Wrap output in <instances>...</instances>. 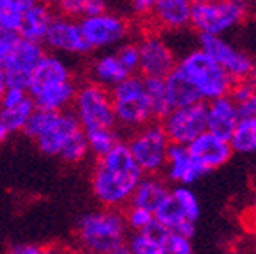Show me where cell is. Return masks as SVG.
<instances>
[{"mask_svg": "<svg viewBox=\"0 0 256 254\" xmlns=\"http://www.w3.org/2000/svg\"><path fill=\"white\" fill-rule=\"evenodd\" d=\"M144 172L134 160L128 146L118 142L107 153L98 156L91 176L92 194L102 206L120 208L128 204Z\"/></svg>", "mask_w": 256, "mask_h": 254, "instance_id": "6da1fadb", "label": "cell"}, {"mask_svg": "<svg viewBox=\"0 0 256 254\" xmlns=\"http://www.w3.org/2000/svg\"><path fill=\"white\" fill-rule=\"evenodd\" d=\"M80 247L96 254L128 252V226L124 215L118 208L104 206L84 215L76 228Z\"/></svg>", "mask_w": 256, "mask_h": 254, "instance_id": "7a4b0ae2", "label": "cell"}, {"mask_svg": "<svg viewBox=\"0 0 256 254\" xmlns=\"http://www.w3.org/2000/svg\"><path fill=\"white\" fill-rule=\"evenodd\" d=\"M176 66L190 80V84L200 92V98L203 102H210L219 96L230 94L233 84H235V80L201 48L185 54Z\"/></svg>", "mask_w": 256, "mask_h": 254, "instance_id": "3957f363", "label": "cell"}, {"mask_svg": "<svg viewBox=\"0 0 256 254\" xmlns=\"http://www.w3.org/2000/svg\"><path fill=\"white\" fill-rule=\"evenodd\" d=\"M248 0H208L192 4L190 27L198 34L224 36L249 16Z\"/></svg>", "mask_w": 256, "mask_h": 254, "instance_id": "277c9868", "label": "cell"}, {"mask_svg": "<svg viewBox=\"0 0 256 254\" xmlns=\"http://www.w3.org/2000/svg\"><path fill=\"white\" fill-rule=\"evenodd\" d=\"M110 100L116 123L121 126L137 130L153 120L142 76L134 73L124 76L121 82L110 88Z\"/></svg>", "mask_w": 256, "mask_h": 254, "instance_id": "5b68a950", "label": "cell"}, {"mask_svg": "<svg viewBox=\"0 0 256 254\" xmlns=\"http://www.w3.org/2000/svg\"><path fill=\"white\" fill-rule=\"evenodd\" d=\"M72 105L73 114L84 132L116 126L110 91L100 84H86L76 89Z\"/></svg>", "mask_w": 256, "mask_h": 254, "instance_id": "8992f818", "label": "cell"}, {"mask_svg": "<svg viewBox=\"0 0 256 254\" xmlns=\"http://www.w3.org/2000/svg\"><path fill=\"white\" fill-rule=\"evenodd\" d=\"M134 160L144 174H158L164 171L168 151L171 146L162 123H146L126 142Z\"/></svg>", "mask_w": 256, "mask_h": 254, "instance_id": "52a82bcc", "label": "cell"}, {"mask_svg": "<svg viewBox=\"0 0 256 254\" xmlns=\"http://www.w3.org/2000/svg\"><path fill=\"white\" fill-rule=\"evenodd\" d=\"M80 30L91 50H105L121 44L128 36V22L116 12L104 11L100 14L82 16Z\"/></svg>", "mask_w": 256, "mask_h": 254, "instance_id": "ba28073f", "label": "cell"}, {"mask_svg": "<svg viewBox=\"0 0 256 254\" xmlns=\"http://www.w3.org/2000/svg\"><path fill=\"white\" fill-rule=\"evenodd\" d=\"M162 126L171 142L187 146L192 139L206 130V102L171 108L162 118Z\"/></svg>", "mask_w": 256, "mask_h": 254, "instance_id": "9c48e42d", "label": "cell"}, {"mask_svg": "<svg viewBox=\"0 0 256 254\" xmlns=\"http://www.w3.org/2000/svg\"><path fill=\"white\" fill-rule=\"evenodd\" d=\"M43 54L44 50L41 43L25 40L22 36L16 38L14 44L11 46L8 57L2 62L6 70V76H8V88H18L28 91L32 70L36 68L38 60L43 57Z\"/></svg>", "mask_w": 256, "mask_h": 254, "instance_id": "30bf717a", "label": "cell"}, {"mask_svg": "<svg viewBox=\"0 0 256 254\" xmlns=\"http://www.w3.org/2000/svg\"><path fill=\"white\" fill-rule=\"evenodd\" d=\"M200 48L212 57L233 80H248L254 68L248 54L235 48L222 36L200 34Z\"/></svg>", "mask_w": 256, "mask_h": 254, "instance_id": "8fae6325", "label": "cell"}, {"mask_svg": "<svg viewBox=\"0 0 256 254\" xmlns=\"http://www.w3.org/2000/svg\"><path fill=\"white\" fill-rule=\"evenodd\" d=\"M139 48V72L142 76L164 78L178 64L168 41L158 34H146L137 43Z\"/></svg>", "mask_w": 256, "mask_h": 254, "instance_id": "7c38bea8", "label": "cell"}, {"mask_svg": "<svg viewBox=\"0 0 256 254\" xmlns=\"http://www.w3.org/2000/svg\"><path fill=\"white\" fill-rule=\"evenodd\" d=\"M80 132H82V126L76 121L75 114L68 110H60L54 112L52 120L48 121L44 130L34 140L41 153L48 156H59L60 150Z\"/></svg>", "mask_w": 256, "mask_h": 254, "instance_id": "4fadbf2b", "label": "cell"}, {"mask_svg": "<svg viewBox=\"0 0 256 254\" xmlns=\"http://www.w3.org/2000/svg\"><path fill=\"white\" fill-rule=\"evenodd\" d=\"M43 43L52 52L68 54V56H80V54H88L91 50L82 36L80 24L70 16L54 18L44 34Z\"/></svg>", "mask_w": 256, "mask_h": 254, "instance_id": "5bb4252c", "label": "cell"}, {"mask_svg": "<svg viewBox=\"0 0 256 254\" xmlns=\"http://www.w3.org/2000/svg\"><path fill=\"white\" fill-rule=\"evenodd\" d=\"M187 148L190 151L192 158L196 160L200 166H203L208 172L214 171V169H219L224 164H228V160L233 155L230 140L212 134L210 130H204L203 134L198 135L196 139H192L187 144Z\"/></svg>", "mask_w": 256, "mask_h": 254, "instance_id": "9a60e30c", "label": "cell"}, {"mask_svg": "<svg viewBox=\"0 0 256 254\" xmlns=\"http://www.w3.org/2000/svg\"><path fill=\"white\" fill-rule=\"evenodd\" d=\"M164 172L168 182L174 183V185H192V183L200 182L208 171L192 158L190 151L185 144L171 142Z\"/></svg>", "mask_w": 256, "mask_h": 254, "instance_id": "2e32d148", "label": "cell"}, {"mask_svg": "<svg viewBox=\"0 0 256 254\" xmlns=\"http://www.w3.org/2000/svg\"><path fill=\"white\" fill-rule=\"evenodd\" d=\"M238 120V107L230 94L206 102V130H210L212 134L230 140V135L235 130Z\"/></svg>", "mask_w": 256, "mask_h": 254, "instance_id": "e0dca14e", "label": "cell"}, {"mask_svg": "<svg viewBox=\"0 0 256 254\" xmlns=\"http://www.w3.org/2000/svg\"><path fill=\"white\" fill-rule=\"evenodd\" d=\"M190 0H155L152 18L156 27L166 30H184L190 25Z\"/></svg>", "mask_w": 256, "mask_h": 254, "instance_id": "ac0fdd59", "label": "cell"}, {"mask_svg": "<svg viewBox=\"0 0 256 254\" xmlns=\"http://www.w3.org/2000/svg\"><path fill=\"white\" fill-rule=\"evenodd\" d=\"M70 78H72V72H70L68 64L64 62L59 56H56V54H43V57L38 60L36 68L32 70L28 94L40 91V89L46 88V86L64 82V80Z\"/></svg>", "mask_w": 256, "mask_h": 254, "instance_id": "d6986e66", "label": "cell"}, {"mask_svg": "<svg viewBox=\"0 0 256 254\" xmlns=\"http://www.w3.org/2000/svg\"><path fill=\"white\" fill-rule=\"evenodd\" d=\"M169 196V187L164 180H160L158 174H144L137 183L136 190L130 198V204L144 208L148 212H155Z\"/></svg>", "mask_w": 256, "mask_h": 254, "instance_id": "ffe728a7", "label": "cell"}, {"mask_svg": "<svg viewBox=\"0 0 256 254\" xmlns=\"http://www.w3.org/2000/svg\"><path fill=\"white\" fill-rule=\"evenodd\" d=\"M75 92H76L75 84L70 78V80H64V82L46 86V88L40 89V91L32 92L30 96L38 108L60 112V110H66V108L73 104Z\"/></svg>", "mask_w": 256, "mask_h": 254, "instance_id": "44dd1931", "label": "cell"}, {"mask_svg": "<svg viewBox=\"0 0 256 254\" xmlns=\"http://www.w3.org/2000/svg\"><path fill=\"white\" fill-rule=\"evenodd\" d=\"M52 20H54L52 8L38 0L36 4L30 6V8L24 12L18 34H20L22 38H25V40L43 43L44 34H46Z\"/></svg>", "mask_w": 256, "mask_h": 254, "instance_id": "7402d4cb", "label": "cell"}, {"mask_svg": "<svg viewBox=\"0 0 256 254\" xmlns=\"http://www.w3.org/2000/svg\"><path fill=\"white\" fill-rule=\"evenodd\" d=\"M164 84H166V92H168L171 108L184 107V105L196 104V102H203L200 98V92L196 91V88L192 86L190 80L185 76V73L178 66H174V70L164 76Z\"/></svg>", "mask_w": 256, "mask_h": 254, "instance_id": "603a6c76", "label": "cell"}, {"mask_svg": "<svg viewBox=\"0 0 256 254\" xmlns=\"http://www.w3.org/2000/svg\"><path fill=\"white\" fill-rule=\"evenodd\" d=\"M153 215H155V220H158V222L168 228V230L184 233V234H187V236H190V238L194 236V233H196V222L188 220L187 215L182 212V208L176 204V201L171 196H168V198L162 201V204L153 212Z\"/></svg>", "mask_w": 256, "mask_h": 254, "instance_id": "cb8c5ba5", "label": "cell"}, {"mask_svg": "<svg viewBox=\"0 0 256 254\" xmlns=\"http://www.w3.org/2000/svg\"><path fill=\"white\" fill-rule=\"evenodd\" d=\"M92 78L96 84H100L104 88H114L118 82L128 76L130 73L126 72V68L121 64L120 57L116 52H108L100 56L92 64Z\"/></svg>", "mask_w": 256, "mask_h": 254, "instance_id": "d4e9b609", "label": "cell"}, {"mask_svg": "<svg viewBox=\"0 0 256 254\" xmlns=\"http://www.w3.org/2000/svg\"><path fill=\"white\" fill-rule=\"evenodd\" d=\"M34 108H36V104H34L32 96L28 94L27 98H24L18 104L0 107V123L4 124L11 134L22 132Z\"/></svg>", "mask_w": 256, "mask_h": 254, "instance_id": "484cf974", "label": "cell"}, {"mask_svg": "<svg viewBox=\"0 0 256 254\" xmlns=\"http://www.w3.org/2000/svg\"><path fill=\"white\" fill-rule=\"evenodd\" d=\"M232 150L242 155H256V118H240L230 135Z\"/></svg>", "mask_w": 256, "mask_h": 254, "instance_id": "4316f807", "label": "cell"}, {"mask_svg": "<svg viewBox=\"0 0 256 254\" xmlns=\"http://www.w3.org/2000/svg\"><path fill=\"white\" fill-rule=\"evenodd\" d=\"M142 78L153 120H162L171 110V104H169L168 92H166L164 78H156V76H142Z\"/></svg>", "mask_w": 256, "mask_h": 254, "instance_id": "83f0119b", "label": "cell"}, {"mask_svg": "<svg viewBox=\"0 0 256 254\" xmlns=\"http://www.w3.org/2000/svg\"><path fill=\"white\" fill-rule=\"evenodd\" d=\"M38 0H0V28L4 32H18L22 16Z\"/></svg>", "mask_w": 256, "mask_h": 254, "instance_id": "f1b7e54d", "label": "cell"}, {"mask_svg": "<svg viewBox=\"0 0 256 254\" xmlns=\"http://www.w3.org/2000/svg\"><path fill=\"white\" fill-rule=\"evenodd\" d=\"M169 196L176 201V204L182 208L188 220L198 222L201 217V206L198 196L192 192V188H188V185H176L172 190H169Z\"/></svg>", "mask_w": 256, "mask_h": 254, "instance_id": "f546056e", "label": "cell"}, {"mask_svg": "<svg viewBox=\"0 0 256 254\" xmlns=\"http://www.w3.org/2000/svg\"><path fill=\"white\" fill-rule=\"evenodd\" d=\"M84 134H86V139H88L89 151L94 153L96 156L107 153L110 148H114L120 142L114 128H98V130H89L84 132Z\"/></svg>", "mask_w": 256, "mask_h": 254, "instance_id": "4dcf8cb0", "label": "cell"}, {"mask_svg": "<svg viewBox=\"0 0 256 254\" xmlns=\"http://www.w3.org/2000/svg\"><path fill=\"white\" fill-rule=\"evenodd\" d=\"M126 249L134 254H164L160 242L146 230L134 231L132 236L126 240Z\"/></svg>", "mask_w": 256, "mask_h": 254, "instance_id": "1f68e13d", "label": "cell"}, {"mask_svg": "<svg viewBox=\"0 0 256 254\" xmlns=\"http://www.w3.org/2000/svg\"><path fill=\"white\" fill-rule=\"evenodd\" d=\"M88 153H89L88 139H86V134H84V130H82L60 150L59 158L66 164H78L88 156Z\"/></svg>", "mask_w": 256, "mask_h": 254, "instance_id": "d6a6232c", "label": "cell"}, {"mask_svg": "<svg viewBox=\"0 0 256 254\" xmlns=\"http://www.w3.org/2000/svg\"><path fill=\"white\" fill-rule=\"evenodd\" d=\"M162 250L164 254H190L194 250L192 247V238L178 231L166 230L162 236Z\"/></svg>", "mask_w": 256, "mask_h": 254, "instance_id": "836d02e7", "label": "cell"}, {"mask_svg": "<svg viewBox=\"0 0 256 254\" xmlns=\"http://www.w3.org/2000/svg\"><path fill=\"white\" fill-rule=\"evenodd\" d=\"M52 116H54L52 110H44V108L36 107L34 110H32V114L28 116L27 123H25V126L22 132L27 135L28 139H36L38 135L44 130V126L48 124V121L52 120Z\"/></svg>", "mask_w": 256, "mask_h": 254, "instance_id": "e575fe53", "label": "cell"}, {"mask_svg": "<svg viewBox=\"0 0 256 254\" xmlns=\"http://www.w3.org/2000/svg\"><path fill=\"white\" fill-rule=\"evenodd\" d=\"M124 220H126L128 230L140 231V230H144V228H148L150 224L155 220V215H153L152 212L144 210V208L130 204V208L126 210V215H124Z\"/></svg>", "mask_w": 256, "mask_h": 254, "instance_id": "d590c367", "label": "cell"}, {"mask_svg": "<svg viewBox=\"0 0 256 254\" xmlns=\"http://www.w3.org/2000/svg\"><path fill=\"white\" fill-rule=\"evenodd\" d=\"M116 56L120 57L121 64L126 68V72L130 75L139 72V48H137V43H121V46L116 50Z\"/></svg>", "mask_w": 256, "mask_h": 254, "instance_id": "8d00e7d4", "label": "cell"}, {"mask_svg": "<svg viewBox=\"0 0 256 254\" xmlns=\"http://www.w3.org/2000/svg\"><path fill=\"white\" fill-rule=\"evenodd\" d=\"M155 8V0H130V9L139 18H148Z\"/></svg>", "mask_w": 256, "mask_h": 254, "instance_id": "74e56055", "label": "cell"}, {"mask_svg": "<svg viewBox=\"0 0 256 254\" xmlns=\"http://www.w3.org/2000/svg\"><path fill=\"white\" fill-rule=\"evenodd\" d=\"M107 11V0H84L80 8V16H92Z\"/></svg>", "mask_w": 256, "mask_h": 254, "instance_id": "f35d334b", "label": "cell"}, {"mask_svg": "<svg viewBox=\"0 0 256 254\" xmlns=\"http://www.w3.org/2000/svg\"><path fill=\"white\" fill-rule=\"evenodd\" d=\"M240 112V118H256V91L248 100L236 104Z\"/></svg>", "mask_w": 256, "mask_h": 254, "instance_id": "ab89813d", "label": "cell"}, {"mask_svg": "<svg viewBox=\"0 0 256 254\" xmlns=\"http://www.w3.org/2000/svg\"><path fill=\"white\" fill-rule=\"evenodd\" d=\"M82 4H84V0H60L57 9H60L66 16H80Z\"/></svg>", "mask_w": 256, "mask_h": 254, "instance_id": "60d3db41", "label": "cell"}, {"mask_svg": "<svg viewBox=\"0 0 256 254\" xmlns=\"http://www.w3.org/2000/svg\"><path fill=\"white\" fill-rule=\"evenodd\" d=\"M44 247L38 246V244H18V246L12 247V252L16 254H40L44 252Z\"/></svg>", "mask_w": 256, "mask_h": 254, "instance_id": "b9f144b4", "label": "cell"}, {"mask_svg": "<svg viewBox=\"0 0 256 254\" xmlns=\"http://www.w3.org/2000/svg\"><path fill=\"white\" fill-rule=\"evenodd\" d=\"M6 89H8V76H6V70H4V66L0 64V96L4 94Z\"/></svg>", "mask_w": 256, "mask_h": 254, "instance_id": "7bdbcfd3", "label": "cell"}, {"mask_svg": "<svg viewBox=\"0 0 256 254\" xmlns=\"http://www.w3.org/2000/svg\"><path fill=\"white\" fill-rule=\"evenodd\" d=\"M9 135H11V132H9L4 124L0 123V146H2V144H6V140L9 139Z\"/></svg>", "mask_w": 256, "mask_h": 254, "instance_id": "ee69618b", "label": "cell"}, {"mask_svg": "<svg viewBox=\"0 0 256 254\" xmlns=\"http://www.w3.org/2000/svg\"><path fill=\"white\" fill-rule=\"evenodd\" d=\"M256 222V196L251 202V208H249V224Z\"/></svg>", "mask_w": 256, "mask_h": 254, "instance_id": "f6af8a7d", "label": "cell"}, {"mask_svg": "<svg viewBox=\"0 0 256 254\" xmlns=\"http://www.w3.org/2000/svg\"><path fill=\"white\" fill-rule=\"evenodd\" d=\"M249 82H251V86H252V89L256 91V66L252 68V72H251V75H249Z\"/></svg>", "mask_w": 256, "mask_h": 254, "instance_id": "bcb514c9", "label": "cell"}, {"mask_svg": "<svg viewBox=\"0 0 256 254\" xmlns=\"http://www.w3.org/2000/svg\"><path fill=\"white\" fill-rule=\"evenodd\" d=\"M249 226H251V233H252V238H254V242H256V222L249 224Z\"/></svg>", "mask_w": 256, "mask_h": 254, "instance_id": "7dc6e473", "label": "cell"}, {"mask_svg": "<svg viewBox=\"0 0 256 254\" xmlns=\"http://www.w3.org/2000/svg\"><path fill=\"white\" fill-rule=\"evenodd\" d=\"M249 2V6H251V8H256V0H248Z\"/></svg>", "mask_w": 256, "mask_h": 254, "instance_id": "c3c4849f", "label": "cell"}, {"mask_svg": "<svg viewBox=\"0 0 256 254\" xmlns=\"http://www.w3.org/2000/svg\"><path fill=\"white\" fill-rule=\"evenodd\" d=\"M192 4H200V2H208V0H190Z\"/></svg>", "mask_w": 256, "mask_h": 254, "instance_id": "681fc988", "label": "cell"}]
</instances>
